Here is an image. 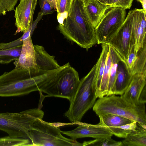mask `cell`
I'll list each match as a JSON object with an SVG mask.
<instances>
[{
  "mask_svg": "<svg viewBox=\"0 0 146 146\" xmlns=\"http://www.w3.org/2000/svg\"><path fill=\"white\" fill-rule=\"evenodd\" d=\"M80 81L78 72L70 66L48 90L47 96L66 99L70 102L75 94Z\"/></svg>",
  "mask_w": 146,
  "mask_h": 146,
  "instance_id": "ba28073f",
  "label": "cell"
},
{
  "mask_svg": "<svg viewBox=\"0 0 146 146\" xmlns=\"http://www.w3.org/2000/svg\"><path fill=\"white\" fill-rule=\"evenodd\" d=\"M138 102L140 104H145L146 103V88L144 87L139 98Z\"/></svg>",
  "mask_w": 146,
  "mask_h": 146,
  "instance_id": "4dcf8cb0",
  "label": "cell"
},
{
  "mask_svg": "<svg viewBox=\"0 0 146 146\" xmlns=\"http://www.w3.org/2000/svg\"><path fill=\"white\" fill-rule=\"evenodd\" d=\"M133 76L125 61L121 57L118 64L114 94L122 95L131 82Z\"/></svg>",
  "mask_w": 146,
  "mask_h": 146,
  "instance_id": "9a60e30c",
  "label": "cell"
},
{
  "mask_svg": "<svg viewBox=\"0 0 146 146\" xmlns=\"http://www.w3.org/2000/svg\"><path fill=\"white\" fill-rule=\"evenodd\" d=\"M22 46L7 49H0V63L8 64L18 60Z\"/></svg>",
  "mask_w": 146,
  "mask_h": 146,
  "instance_id": "cb8c5ba5",
  "label": "cell"
},
{
  "mask_svg": "<svg viewBox=\"0 0 146 146\" xmlns=\"http://www.w3.org/2000/svg\"><path fill=\"white\" fill-rule=\"evenodd\" d=\"M108 6L98 0H85L82 2L81 10L95 29L99 24Z\"/></svg>",
  "mask_w": 146,
  "mask_h": 146,
  "instance_id": "5bb4252c",
  "label": "cell"
},
{
  "mask_svg": "<svg viewBox=\"0 0 146 146\" xmlns=\"http://www.w3.org/2000/svg\"><path fill=\"white\" fill-rule=\"evenodd\" d=\"M132 10V30L134 39V49L137 53L146 42V29L142 27L141 25V9L135 8Z\"/></svg>",
  "mask_w": 146,
  "mask_h": 146,
  "instance_id": "ac0fdd59",
  "label": "cell"
},
{
  "mask_svg": "<svg viewBox=\"0 0 146 146\" xmlns=\"http://www.w3.org/2000/svg\"><path fill=\"white\" fill-rule=\"evenodd\" d=\"M29 139L33 146H82V143L64 137L59 127L38 119L29 131Z\"/></svg>",
  "mask_w": 146,
  "mask_h": 146,
  "instance_id": "8992f818",
  "label": "cell"
},
{
  "mask_svg": "<svg viewBox=\"0 0 146 146\" xmlns=\"http://www.w3.org/2000/svg\"><path fill=\"white\" fill-rule=\"evenodd\" d=\"M74 0H56L57 19L59 24L62 25L69 15Z\"/></svg>",
  "mask_w": 146,
  "mask_h": 146,
  "instance_id": "7402d4cb",
  "label": "cell"
},
{
  "mask_svg": "<svg viewBox=\"0 0 146 146\" xmlns=\"http://www.w3.org/2000/svg\"><path fill=\"white\" fill-rule=\"evenodd\" d=\"M14 64L15 68L34 70L40 72L37 68L35 50L31 36L23 41L20 54L19 59Z\"/></svg>",
  "mask_w": 146,
  "mask_h": 146,
  "instance_id": "7c38bea8",
  "label": "cell"
},
{
  "mask_svg": "<svg viewBox=\"0 0 146 146\" xmlns=\"http://www.w3.org/2000/svg\"><path fill=\"white\" fill-rule=\"evenodd\" d=\"M137 58V53L135 51L134 47H133L128 54L125 61L128 67L131 72L134 66Z\"/></svg>",
  "mask_w": 146,
  "mask_h": 146,
  "instance_id": "83f0119b",
  "label": "cell"
},
{
  "mask_svg": "<svg viewBox=\"0 0 146 146\" xmlns=\"http://www.w3.org/2000/svg\"><path fill=\"white\" fill-rule=\"evenodd\" d=\"M39 3L41 14L43 15L53 13L56 10L52 9L47 0H39Z\"/></svg>",
  "mask_w": 146,
  "mask_h": 146,
  "instance_id": "f1b7e54d",
  "label": "cell"
},
{
  "mask_svg": "<svg viewBox=\"0 0 146 146\" xmlns=\"http://www.w3.org/2000/svg\"><path fill=\"white\" fill-rule=\"evenodd\" d=\"M18 0H0V15H5L7 12L15 10Z\"/></svg>",
  "mask_w": 146,
  "mask_h": 146,
  "instance_id": "4316f807",
  "label": "cell"
},
{
  "mask_svg": "<svg viewBox=\"0 0 146 146\" xmlns=\"http://www.w3.org/2000/svg\"><path fill=\"white\" fill-rule=\"evenodd\" d=\"M99 116L108 114H115L135 121L146 128L145 104H134L122 95L112 94L99 98L93 107Z\"/></svg>",
  "mask_w": 146,
  "mask_h": 146,
  "instance_id": "3957f363",
  "label": "cell"
},
{
  "mask_svg": "<svg viewBox=\"0 0 146 146\" xmlns=\"http://www.w3.org/2000/svg\"><path fill=\"white\" fill-rule=\"evenodd\" d=\"M82 2L74 0L70 12L57 29L67 39L88 50L97 44L94 28L81 10Z\"/></svg>",
  "mask_w": 146,
  "mask_h": 146,
  "instance_id": "7a4b0ae2",
  "label": "cell"
},
{
  "mask_svg": "<svg viewBox=\"0 0 146 146\" xmlns=\"http://www.w3.org/2000/svg\"><path fill=\"white\" fill-rule=\"evenodd\" d=\"M126 15V9L108 5L94 29L97 44H108L124 22Z\"/></svg>",
  "mask_w": 146,
  "mask_h": 146,
  "instance_id": "52a82bcc",
  "label": "cell"
},
{
  "mask_svg": "<svg viewBox=\"0 0 146 146\" xmlns=\"http://www.w3.org/2000/svg\"><path fill=\"white\" fill-rule=\"evenodd\" d=\"M82 2H83L85 0H80Z\"/></svg>",
  "mask_w": 146,
  "mask_h": 146,
  "instance_id": "d590c367",
  "label": "cell"
},
{
  "mask_svg": "<svg viewBox=\"0 0 146 146\" xmlns=\"http://www.w3.org/2000/svg\"><path fill=\"white\" fill-rule=\"evenodd\" d=\"M55 77L52 70L38 74L35 70L14 68L0 75V97L17 96L42 92Z\"/></svg>",
  "mask_w": 146,
  "mask_h": 146,
  "instance_id": "6da1fadb",
  "label": "cell"
},
{
  "mask_svg": "<svg viewBox=\"0 0 146 146\" xmlns=\"http://www.w3.org/2000/svg\"><path fill=\"white\" fill-rule=\"evenodd\" d=\"M102 50L100 57L96 64V69L93 82V86L97 97L100 90L105 64L110 48L108 44H102Z\"/></svg>",
  "mask_w": 146,
  "mask_h": 146,
  "instance_id": "ffe728a7",
  "label": "cell"
},
{
  "mask_svg": "<svg viewBox=\"0 0 146 146\" xmlns=\"http://www.w3.org/2000/svg\"><path fill=\"white\" fill-rule=\"evenodd\" d=\"M133 0H113L110 6L120 7L125 9H129Z\"/></svg>",
  "mask_w": 146,
  "mask_h": 146,
  "instance_id": "f546056e",
  "label": "cell"
},
{
  "mask_svg": "<svg viewBox=\"0 0 146 146\" xmlns=\"http://www.w3.org/2000/svg\"><path fill=\"white\" fill-rule=\"evenodd\" d=\"M96 69L95 64L80 81L68 110L64 115L71 122L80 123L85 113L91 109L97 98L93 86Z\"/></svg>",
  "mask_w": 146,
  "mask_h": 146,
  "instance_id": "277c9868",
  "label": "cell"
},
{
  "mask_svg": "<svg viewBox=\"0 0 146 146\" xmlns=\"http://www.w3.org/2000/svg\"><path fill=\"white\" fill-rule=\"evenodd\" d=\"M38 69L43 72L58 68L60 67L55 56L49 54L42 46L34 45Z\"/></svg>",
  "mask_w": 146,
  "mask_h": 146,
  "instance_id": "2e32d148",
  "label": "cell"
},
{
  "mask_svg": "<svg viewBox=\"0 0 146 146\" xmlns=\"http://www.w3.org/2000/svg\"><path fill=\"white\" fill-rule=\"evenodd\" d=\"M146 84V75L135 74L133 75L131 82L122 96L131 103L140 104L138 102L139 98Z\"/></svg>",
  "mask_w": 146,
  "mask_h": 146,
  "instance_id": "e0dca14e",
  "label": "cell"
},
{
  "mask_svg": "<svg viewBox=\"0 0 146 146\" xmlns=\"http://www.w3.org/2000/svg\"><path fill=\"white\" fill-rule=\"evenodd\" d=\"M137 1L140 2L141 3L144 0H136Z\"/></svg>",
  "mask_w": 146,
  "mask_h": 146,
  "instance_id": "e575fe53",
  "label": "cell"
},
{
  "mask_svg": "<svg viewBox=\"0 0 146 146\" xmlns=\"http://www.w3.org/2000/svg\"><path fill=\"white\" fill-rule=\"evenodd\" d=\"M61 132L74 140L86 137L102 138L111 137L113 135L106 127L98 124L93 125L82 123H79L74 129L66 131H61Z\"/></svg>",
  "mask_w": 146,
  "mask_h": 146,
  "instance_id": "8fae6325",
  "label": "cell"
},
{
  "mask_svg": "<svg viewBox=\"0 0 146 146\" xmlns=\"http://www.w3.org/2000/svg\"><path fill=\"white\" fill-rule=\"evenodd\" d=\"M31 142L28 138L18 137L10 135L0 138V146H31Z\"/></svg>",
  "mask_w": 146,
  "mask_h": 146,
  "instance_id": "d4e9b609",
  "label": "cell"
},
{
  "mask_svg": "<svg viewBox=\"0 0 146 146\" xmlns=\"http://www.w3.org/2000/svg\"><path fill=\"white\" fill-rule=\"evenodd\" d=\"M100 125L107 127L113 135L122 138H125L130 133L119 127L133 121L126 117L111 114H108L99 116Z\"/></svg>",
  "mask_w": 146,
  "mask_h": 146,
  "instance_id": "4fadbf2b",
  "label": "cell"
},
{
  "mask_svg": "<svg viewBox=\"0 0 146 146\" xmlns=\"http://www.w3.org/2000/svg\"><path fill=\"white\" fill-rule=\"evenodd\" d=\"M132 14L131 10L129 12L124 22L108 44L125 61L135 44L132 30Z\"/></svg>",
  "mask_w": 146,
  "mask_h": 146,
  "instance_id": "9c48e42d",
  "label": "cell"
},
{
  "mask_svg": "<svg viewBox=\"0 0 146 146\" xmlns=\"http://www.w3.org/2000/svg\"><path fill=\"white\" fill-rule=\"evenodd\" d=\"M109 46V52L111 56V64L108 85V96L114 94V86L118 64L121 57L113 48L110 45Z\"/></svg>",
  "mask_w": 146,
  "mask_h": 146,
  "instance_id": "44dd1931",
  "label": "cell"
},
{
  "mask_svg": "<svg viewBox=\"0 0 146 146\" xmlns=\"http://www.w3.org/2000/svg\"><path fill=\"white\" fill-rule=\"evenodd\" d=\"M141 4L142 5L143 9L146 11V0H144Z\"/></svg>",
  "mask_w": 146,
  "mask_h": 146,
  "instance_id": "836d02e7",
  "label": "cell"
},
{
  "mask_svg": "<svg viewBox=\"0 0 146 146\" xmlns=\"http://www.w3.org/2000/svg\"><path fill=\"white\" fill-rule=\"evenodd\" d=\"M137 58L131 72L133 75L139 74L146 75V42L137 52Z\"/></svg>",
  "mask_w": 146,
  "mask_h": 146,
  "instance_id": "603a6c76",
  "label": "cell"
},
{
  "mask_svg": "<svg viewBox=\"0 0 146 146\" xmlns=\"http://www.w3.org/2000/svg\"><path fill=\"white\" fill-rule=\"evenodd\" d=\"M52 9H54L56 11L57 3L56 0H47Z\"/></svg>",
  "mask_w": 146,
  "mask_h": 146,
  "instance_id": "1f68e13d",
  "label": "cell"
},
{
  "mask_svg": "<svg viewBox=\"0 0 146 146\" xmlns=\"http://www.w3.org/2000/svg\"><path fill=\"white\" fill-rule=\"evenodd\" d=\"M101 3L108 5H110L113 0H98Z\"/></svg>",
  "mask_w": 146,
  "mask_h": 146,
  "instance_id": "d6a6232c",
  "label": "cell"
},
{
  "mask_svg": "<svg viewBox=\"0 0 146 146\" xmlns=\"http://www.w3.org/2000/svg\"><path fill=\"white\" fill-rule=\"evenodd\" d=\"M44 115L38 108L17 113H0V130L11 136L29 139L32 125L37 119H42Z\"/></svg>",
  "mask_w": 146,
  "mask_h": 146,
  "instance_id": "5b68a950",
  "label": "cell"
},
{
  "mask_svg": "<svg viewBox=\"0 0 146 146\" xmlns=\"http://www.w3.org/2000/svg\"><path fill=\"white\" fill-rule=\"evenodd\" d=\"M122 146H146V128L137 122L135 129L122 141Z\"/></svg>",
  "mask_w": 146,
  "mask_h": 146,
  "instance_id": "d6986e66",
  "label": "cell"
},
{
  "mask_svg": "<svg viewBox=\"0 0 146 146\" xmlns=\"http://www.w3.org/2000/svg\"><path fill=\"white\" fill-rule=\"evenodd\" d=\"M82 146H122V141H116L111 137L96 139L94 140L84 141Z\"/></svg>",
  "mask_w": 146,
  "mask_h": 146,
  "instance_id": "484cf974",
  "label": "cell"
},
{
  "mask_svg": "<svg viewBox=\"0 0 146 146\" xmlns=\"http://www.w3.org/2000/svg\"><path fill=\"white\" fill-rule=\"evenodd\" d=\"M37 0H20L15 10V25L17 29L14 35L26 32L32 24Z\"/></svg>",
  "mask_w": 146,
  "mask_h": 146,
  "instance_id": "30bf717a",
  "label": "cell"
}]
</instances>
